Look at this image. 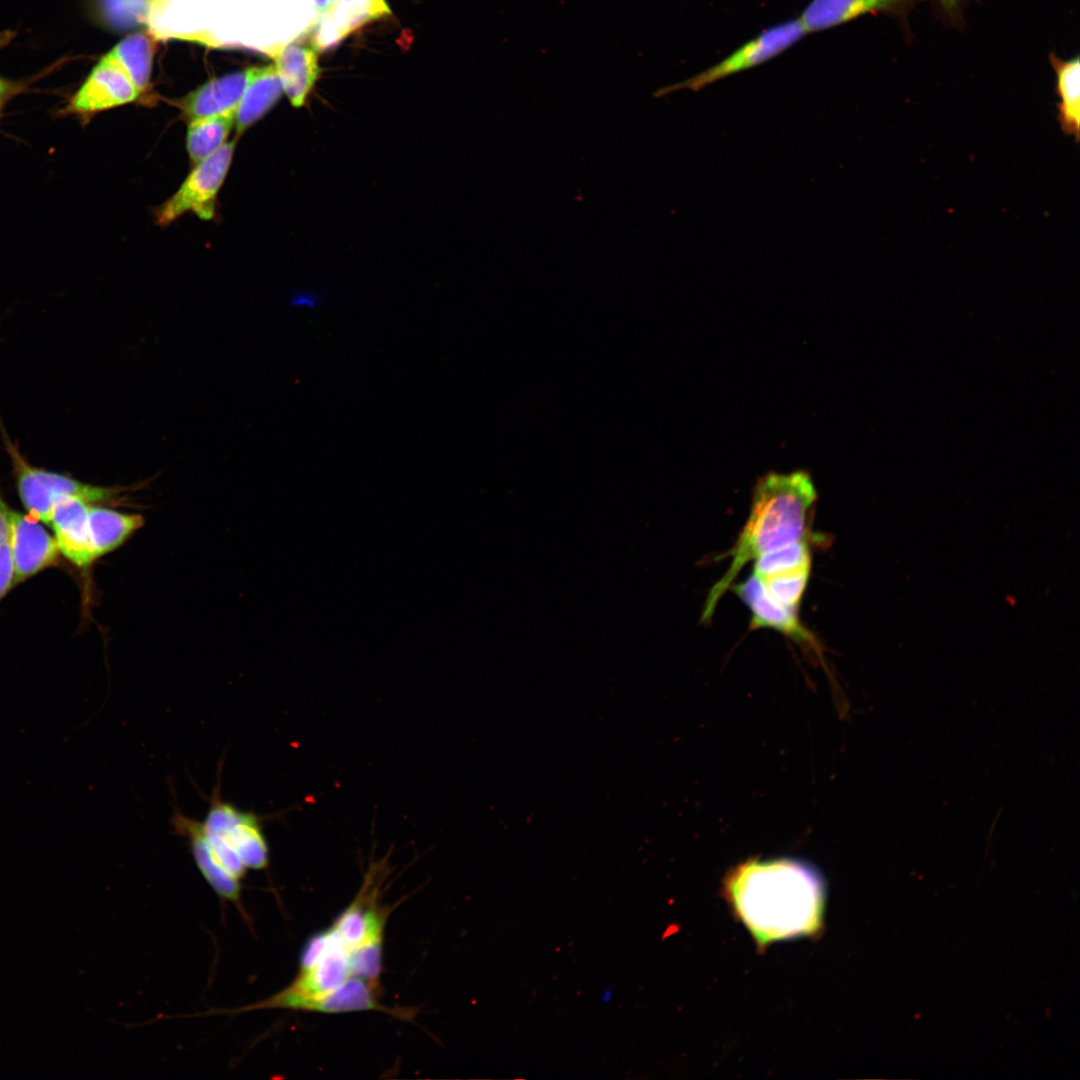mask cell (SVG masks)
<instances>
[{"mask_svg":"<svg viewBox=\"0 0 1080 1080\" xmlns=\"http://www.w3.org/2000/svg\"><path fill=\"white\" fill-rule=\"evenodd\" d=\"M725 894L760 947L813 936L822 928L825 883L819 871L802 860L746 861L728 874Z\"/></svg>","mask_w":1080,"mask_h":1080,"instance_id":"cell-1","label":"cell"},{"mask_svg":"<svg viewBox=\"0 0 1080 1080\" xmlns=\"http://www.w3.org/2000/svg\"><path fill=\"white\" fill-rule=\"evenodd\" d=\"M817 491L805 471L769 472L753 490L749 516L734 546L726 553L730 564L710 588L701 621L707 622L741 570L760 555L811 537Z\"/></svg>","mask_w":1080,"mask_h":1080,"instance_id":"cell-2","label":"cell"},{"mask_svg":"<svg viewBox=\"0 0 1080 1080\" xmlns=\"http://www.w3.org/2000/svg\"><path fill=\"white\" fill-rule=\"evenodd\" d=\"M172 826L187 839L200 873L224 900L238 904L247 870H262L269 864L263 818L224 801L219 787L202 821L177 812Z\"/></svg>","mask_w":1080,"mask_h":1080,"instance_id":"cell-3","label":"cell"},{"mask_svg":"<svg viewBox=\"0 0 1080 1080\" xmlns=\"http://www.w3.org/2000/svg\"><path fill=\"white\" fill-rule=\"evenodd\" d=\"M3 442L10 457L20 499L35 519L49 524L55 500L72 496L89 504L113 501L119 491L78 481L72 477L32 466L9 436L2 431Z\"/></svg>","mask_w":1080,"mask_h":1080,"instance_id":"cell-4","label":"cell"},{"mask_svg":"<svg viewBox=\"0 0 1080 1080\" xmlns=\"http://www.w3.org/2000/svg\"><path fill=\"white\" fill-rule=\"evenodd\" d=\"M807 34L799 17L789 19L761 31L729 55L692 77L659 88L655 97L678 90L697 92L719 80L760 66L788 50Z\"/></svg>","mask_w":1080,"mask_h":1080,"instance_id":"cell-5","label":"cell"},{"mask_svg":"<svg viewBox=\"0 0 1080 1080\" xmlns=\"http://www.w3.org/2000/svg\"><path fill=\"white\" fill-rule=\"evenodd\" d=\"M332 930V940L326 951L311 965L299 968L297 976L285 989L265 1000L223 1013L261 1009L306 1011L310 1003L336 989L350 977V971L348 950L335 930Z\"/></svg>","mask_w":1080,"mask_h":1080,"instance_id":"cell-6","label":"cell"},{"mask_svg":"<svg viewBox=\"0 0 1080 1080\" xmlns=\"http://www.w3.org/2000/svg\"><path fill=\"white\" fill-rule=\"evenodd\" d=\"M235 146L236 139L195 164L179 189L157 209L155 216L160 226H167L188 212L203 220L214 217L217 195L229 171Z\"/></svg>","mask_w":1080,"mask_h":1080,"instance_id":"cell-7","label":"cell"},{"mask_svg":"<svg viewBox=\"0 0 1080 1080\" xmlns=\"http://www.w3.org/2000/svg\"><path fill=\"white\" fill-rule=\"evenodd\" d=\"M730 589L748 607L751 613L750 629H773L800 645L819 651L814 635L800 620L799 610L774 599L754 573L742 582L733 584Z\"/></svg>","mask_w":1080,"mask_h":1080,"instance_id":"cell-8","label":"cell"},{"mask_svg":"<svg viewBox=\"0 0 1080 1080\" xmlns=\"http://www.w3.org/2000/svg\"><path fill=\"white\" fill-rule=\"evenodd\" d=\"M9 546L14 567V584L55 563L59 548L40 521L9 510Z\"/></svg>","mask_w":1080,"mask_h":1080,"instance_id":"cell-9","label":"cell"},{"mask_svg":"<svg viewBox=\"0 0 1080 1080\" xmlns=\"http://www.w3.org/2000/svg\"><path fill=\"white\" fill-rule=\"evenodd\" d=\"M390 14L385 0H335L316 14L311 44L317 51L331 49L362 26Z\"/></svg>","mask_w":1080,"mask_h":1080,"instance_id":"cell-10","label":"cell"},{"mask_svg":"<svg viewBox=\"0 0 1080 1080\" xmlns=\"http://www.w3.org/2000/svg\"><path fill=\"white\" fill-rule=\"evenodd\" d=\"M89 505L76 497L60 496L54 502L48 524L60 553L80 568H87L96 560L89 530Z\"/></svg>","mask_w":1080,"mask_h":1080,"instance_id":"cell-11","label":"cell"},{"mask_svg":"<svg viewBox=\"0 0 1080 1080\" xmlns=\"http://www.w3.org/2000/svg\"><path fill=\"white\" fill-rule=\"evenodd\" d=\"M141 93L115 65L103 58L74 94L70 110L92 114L135 101Z\"/></svg>","mask_w":1080,"mask_h":1080,"instance_id":"cell-12","label":"cell"},{"mask_svg":"<svg viewBox=\"0 0 1080 1080\" xmlns=\"http://www.w3.org/2000/svg\"><path fill=\"white\" fill-rule=\"evenodd\" d=\"M913 0H810L799 19L807 33L828 30L866 14L904 12Z\"/></svg>","mask_w":1080,"mask_h":1080,"instance_id":"cell-13","label":"cell"},{"mask_svg":"<svg viewBox=\"0 0 1080 1080\" xmlns=\"http://www.w3.org/2000/svg\"><path fill=\"white\" fill-rule=\"evenodd\" d=\"M249 80V70L210 80L189 93L180 103L186 119L194 120L236 112Z\"/></svg>","mask_w":1080,"mask_h":1080,"instance_id":"cell-14","label":"cell"},{"mask_svg":"<svg viewBox=\"0 0 1080 1080\" xmlns=\"http://www.w3.org/2000/svg\"><path fill=\"white\" fill-rule=\"evenodd\" d=\"M317 50L290 43L273 55L283 92L293 107L305 105L320 75Z\"/></svg>","mask_w":1080,"mask_h":1080,"instance_id":"cell-15","label":"cell"},{"mask_svg":"<svg viewBox=\"0 0 1080 1080\" xmlns=\"http://www.w3.org/2000/svg\"><path fill=\"white\" fill-rule=\"evenodd\" d=\"M248 70L249 80L235 113L238 136L260 120L283 93L274 64Z\"/></svg>","mask_w":1080,"mask_h":1080,"instance_id":"cell-16","label":"cell"},{"mask_svg":"<svg viewBox=\"0 0 1080 1080\" xmlns=\"http://www.w3.org/2000/svg\"><path fill=\"white\" fill-rule=\"evenodd\" d=\"M88 522L96 559L119 548L145 524L141 514L124 513L91 504L88 509Z\"/></svg>","mask_w":1080,"mask_h":1080,"instance_id":"cell-17","label":"cell"},{"mask_svg":"<svg viewBox=\"0 0 1080 1080\" xmlns=\"http://www.w3.org/2000/svg\"><path fill=\"white\" fill-rule=\"evenodd\" d=\"M384 912L374 902L359 897L336 919L335 930L347 950L383 940Z\"/></svg>","mask_w":1080,"mask_h":1080,"instance_id":"cell-18","label":"cell"},{"mask_svg":"<svg viewBox=\"0 0 1080 1080\" xmlns=\"http://www.w3.org/2000/svg\"><path fill=\"white\" fill-rule=\"evenodd\" d=\"M1050 62L1056 74V92L1059 96L1057 119L1062 132L1073 136L1076 142L1080 136V62L1079 57L1062 60L1054 54Z\"/></svg>","mask_w":1080,"mask_h":1080,"instance_id":"cell-19","label":"cell"},{"mask_svg":"<svg viewBox=\"0 0 1080 1080\" xmlns=\"http://www.w3.org/2000/svg\"><path fill=\"white\" fill-rule=\"evenodd\" d=\"M364 1010L384 1011L402 1017L401 1012L381 1005L376 997V986L350 976L330 993L308 1005L306 1011L342 1013Z\"/></svg>","mask_w":1080,"mask_h":1080,"instance_id":"cell-20","label":"cell"},{"mask_svg":"<svg viewBox=\"0 0 1080 1080\" xmlns=\"http://www.w3.org/2000/svg\"><path fill=\"white\" fill-rule=\"evenodd\" d=\"M154 50L152 36L139 32L124 38L103 59L118 67L142 93L150 81Z\"/></svg>","mask_w":1080,"mask_h":1080,"instance_id":"cell-21","label":"cell"},{"mask_svg":"<svg viewBox=\"0 0 1080 1080\" xmlns=\"http://www.w3.org/2000/svg\"><path fill=\"white\" fill-rule=\"evenodd\" d=\"M811 565V542L806 538L760 555L754 560L753 573L760 581L810 575Z\"/></svg>","mask_w":1080,"mask_h":1080,"instance_id":"cell-22","label":"cell"},{"mask_svg":"<svg viewBox=\"0 0 1080 1080\" xmlns=\"http://www.w3.org/2000/svg\"><path fill=\"white\" fill-rule=\"evenodd\" d=\"M235 113L229 112L189 122L186 148L194 165L214 154L226 143L232 127L235 126Z\"/></svg>","mask_w":1080,"mask_h":1080,"instance_id":"cell-23","label":"cell"},{"mask_svg":"<svg viewBox=\"0 0 1080 1080\" xmlns=\"http://www.w3.org/2000/svg\"><path fill=\"white\" fill-rule=\"evenodd\" d=\"M382 942H371L348 951L350 976L377 985L382 968Z\"/></svg>","mask_w":1080,"mask_h":1080,"instance_id":"cell-24","label":"cell"},{"mask_svg":"<svg viewBox=\"0 0 1080 1080\" xmlns=\"http://www.w3.org/2000/svg\"><path fill=\"white\" fill-rule=\"evenodd\" d=\"M14 584V567L9 540L0 541V599Z\"/></svg>","mask_w":1080,"mask_h":1080,"instance_id":"cell-25","label":"cell"},{"mask_svg":"<svg viewBox=\"0 0 1080 1080\" xmlns=\"http://www.w3.org/2000/svg\"><path fill=\"white\" fill-rule=\"evenodd\" d=\"M9 510L0 495V541L9 540Z\"/></svg>","mask_w":1080,"mask_h":1080,"instance_id":"cell-26","label":"cell"},{"mask_svg":"<svg viewBox=\"0 0 1080 1080\" xmlns=\"http://www.w3.org/2000/svg\"><path fill=\"white\" fill-rule=\"evenodd\" d=\"M942 9L950 16L959 12L963 0H937Z\"/></svg>","mask_w":1080,"mask_h":1080,"instance_id":"cell-27","label":"cell"},{"mask_svg":"<svg viewBox=\"0 0 1080 1080\" xmlns=\"http://www.w3.org/2000/svg\"><path fill=\"white\" fill-rule=\"evenodd\" d=\"M335 0H312L316 14L326 9Z\"/></svg>","mask_w":1080,"mask_h":1080,"instance_id":"cell-28","label":"cell"},{"mask_svg":"<svg viewBox=\"0 0 1080 1080\" xmlns=\"http://www.w3.org/2000/svg\"><path fill=\"white\" fill-rule=\"evenodd\" d=\"M9 89L10 87L8 82L0 78V98H4L7 95Z\"/></svg>","mask_w":1080,"mask_h":1080,"instance_id":"cell-29","label":"cell"},{"mask_svg":"<svg viewBox=\"0 0 1080 1080\" xmlns=\"http://www.w3.org/2000/svg\"><path fill=\"white\" fill-rule=\"evenodd\" d=\"M611 996H612V990L611 989H606L601 994V1001L602 1002H608L610 1000Z\"/></svg>","mask_w":1080,"mask_h":1080,"instance_id":"cell-30","label":"cell"}]
</instances>
